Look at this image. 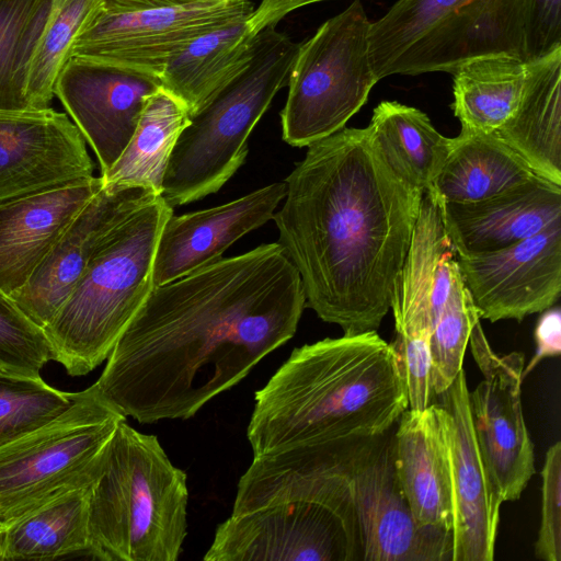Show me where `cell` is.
<instances>
[{
  "label": "cell",
  "mask_w": 561,
  "mask_h": 561,
  "mask_svg": "<svg viewBox=\"0 0 561 561\" xmlns=\"http://www.w3.org/2000/svg\"><path fill=\"white\" fill-rule=\"evenodd\" d=\"M369 21L354 0L299 45L280 112L283 139L308 147L343 129L379 81L369 55Z\"/></svg>",
  "instance_id": "10"
},
{
  "label": "cell",
  "mask_w": 561,
  "mask_h": 561,
  "mask_svg": "<svg viewBox=\"0 0 561 561\" xmlns=\"http://www.w3.org/2000/svg\"><path fill=\"white\" fill-rule=\"evenodd\" d=\"M103 187L100 176L0 201V289L11 296L30 278L80 211Z\"/></svg>",
  "instance_id": "20"
},
{
  "label": "cell",
  "mask_w": 561,
  "mask_h": 561,
  "mask_svg": "<svg viewBox=\"0 0 561 561\" xmlns=\"http://www.w3.org/2000/svg\"><path fill=\"white\" fill-rule=\"evenodd\" d=\"M254 10L250 0H206L144 10L102 9L76 42L71 57L161 75L196 37Z\"/></svg>",
  "instance_id": "13"
},
{
  "label": "cell",
  "mask_w": 561,
  "mask_h": 561,
  "mask_svg": "<svg viewBox=\"0 0 561 561\" xmlns=\"http://www.w3.org/2000/svg\"><path fill=\"white\" fill-rule=\"evenodd\" d=\"M468 343L483 375L476 389L469 391L476 440L501 501H515L535 473L534 445L520 399L524 355L496 353L483 332L480 318L472 325Z\"/></svg>",
  "instance_id": "12"
},
{
  "label": "cell",
  "mask_w": 561,
  "mask_h": 561,
  "mask_svg": "<svg viewBox=\"0 0 561 561\" xmlns=\"http://www.w3.org/2000/svg\"><path fill=\"white\" fill-rule=\"evenodd\" d=\"M49 360L51 348L44 330L0 289V373L42 377Z\"/></svg>",
  "instance_id": "35"
},
{
  "label": "cell",
  "mask_w": 561,
  "mask_h": 561,
  "mask_svg": "<svg viewBox=\"0 0 561 561\" xmlns=\"http://www.w3.org/2000/svg\"><path fill=\"white\" fill-rule=\"evenodd\" d=\"M190 117L186 106L163 88L150 95L126 148L100 175L103 186H141L161 195L169 159Z\"/></svg>",
  "instance_id": "29"
},
{
  "label": "cell",
  "mask_w": 561,
  "mask_h": 561,
  "mask_svg": "<svg viewBox=\"0 0 561 561\" xmlns=\"http://www.w3.org/2000/svg\"><path fill=\"white\" fill-rule=\"evenodd\" d=\"M87 142L68 114L0 110V201L93 176Z\"/></svg>",
  "instance_id": "17"
},
{
  "label": "cell",
  "mask_w": 561,
  "mask_h": 561,
  "mask_svg": "<svg viewBox=\"0 0 561 561\" xmlns=\"http://www.w3.org/2000/svg\"><path fill=\"white\" fill-rule=\"evenodd\" d=\"M53 0H0V110H30V61Z\"/></svg>",
  "instance_id": "32"
},
{
  "label": "cell",
  "mask_w": 561,
  "mask_h": 561,
  "mask_svg": "<svg viewBox=\"0 0 561 561\" xmlns=\"http://www.w3.org/2000/svg\"><path fill=\"white\" fill-rule=\"evenodd\" d=\"M273 220L306 307L344 334L377 331L389 312L423 192L389 167L369 129L308 146Z\"/></svg>",
  "instance_id": "2"
},
{
  "label": "cell",
  "mask_w": 561,
  "mask_h": 561,
  "mask_svg": "<svg viewBox=\"0 0 561 561\" xmlns=\"http://www.w3.org/2000/svg\"><path fill=\"white\" fill-rule=\"evenodd\" d=\"M561 48V0H531L525 58L537 59Z\"/></svg>",
  "instance_id": "38"
},
{
  "label": "cell",
  "mask_w": 561,
  "mask_h": 561,
  "mask_svg": "<svg viewBox=\"0 0 561 561\" xmlns=\"http://www.w3.org/2000/svg\"><path fill=\"white\" fill-rule=\"evenodd\" d=\"M206 0H103V8L108 10H144L169 5L194 3Z\"/></svg>",
  "instance_id": "41"
},
{
  "label": "cell",
  "mask_w": 561,
  "mask_h": 561,
  "mask_svg": "<svg viewBox=\"0 0 561 561\" xmlns=\"http://www.w3.org/2000/svg\"><path fill=\"white\" fill-rule=\"evenodd\" d=\"M561 68V48L537 59L500 54L471 59L453 75L450 107L461 127L493 134L518 111L527 94Z\"/></svg>",
  "instance_id": "23"
},
{
  "label": "cell",
  "mask_w": 561,
  "mask_h": 561,
  "mask_svg": "<svg viewBox=\"0 0 561 561\" xmlns=\"http://www.w3.org/2000/svg\"><path fill=\"white\" fill-rule=\"evenodd\" d=\"M536 354L524 368L525 377L546 357L558 356L561 353V312L559 307H550L541 312L535 329Z\"/></svg>",
  "instance_id": "39"
},
{
  "label": "cell",
  "mask_w": 561,
  "mask_h": 561,
  "mask_svg": "<svg viewBox=\"0 0 561 561\" xmlns=\"http://www.w3.org/2000/svg\"><path fill=\"white\" fill-rule=\"evenodd\" d=\"M300 275L278 242L153 286L94 382L141 424L186 420L296 333Z\"/></svg>",
  "instance_id": "1"
},
{
  "label": "cell",
  "mask_w": 561,
  "mask_h": 561,
  "mask_svg": "<svg viewBox=\"0 0 561 561\" xmlns=\"http://www.w3.org/2000/svg\"><path fill=\"white\" fill-rule=\"evenodd\" d=\"M298 43L270 25L249 64L196 113L169 159L161 196L172 208L216 193L243 164L248 138L288 84Z\"/></svg>",
  "instance_id": "7"
},
{
  "label": "cell",
  "mask_w": 561,
  "mask_h": 561,
  "mask_svg": "<svg viewBox=\"0 0 561 561\" xmlns=\"http://www.w3.org/2000/svg\"><path fill=\"white\" fill-rule=\"evenodd\" d=\"M427 334H399L391 342L401 375L408 409L423 411L437 403L433 382V360Z\"/></svg>",
  "instance_id": "36"
},
{
  "label": "cell",
  "mask_w": 561,
  "mask_h": 561,
  "mask_svg": "<svg viewBox=\"0 0 561 561\" xmlns=\"http://www.w3.org/2000/svg\"><path fill=\"white\" fill-rule=\"evenodd\" d=\"M324 0H261V3L248 18V27L256 35L270 25H276L289 12Z\"/></svg>",
  "instance_id": "40"
},
{
  "label": "cell",
  "mask_w": 561,
  "mask_h": 561,
  "mask_svg": "<svg viewBox=\"0 0 561 561\" xmlns=\"http://www.w3.org/2000/svg\"><path fill=\"white\" fill-rule=\"evenodd\" d=\"M439 398L453 501L451 561H492L503 502L476 440L463 368Z\"/></svg>",
  "instance_id": "16"
},
{
  "label": "cell",
  "mask_w": 561,
  "mask_h": 561,
  "mask_svg": "<svg viewBox=\"0 0 561 561\" xmlns=\"http://www.w3.org/2000/svg\"><path fill=\"white\" fill-rule=\"evenodd\" d=\"M173 208L159 194L113 226L96 245L75 290L43 329L51 360L83 376L107 359L153 288L158 239Z\"/></svg>",
  "instance_id": "6"
},
{
  "label": "cell",
  "mask_w": 561,
  "mask_h": 561,
  "mask_svg": "<svg viewBox=\"0 0 561 561\" xmlns=\"http://www.w3.org/2000/svg\"><path fill=\"white\" fill-rule=\"evenodd\" d=\"M455 256L437 201L425 192L392 293L396 333L431 334L450 291Z\"/></svg>",
  "instance_id": "22"
},
{
  "label": "cell",
  "mask_w": 561,
  "mask_h": 561,
  "mask_svg": "<svg viewBox=\"0 0 561 561\" xmlns=\"http://www.w3.org/2000/svg\"><path fill=\"white\" fill-rule=\"evenodd\" d=\"M160 88L156 73L71 57L57 79L55 96L94 151L103 174L126 148L147 100Z\"/></svg>",
  "instance_id": "14"
},
{
  "label": "cell",
  "mask_w": 561,
  "mask_h": 561,
  "mask_svg": "<svg viewBox=\"0 0 561 561\" xmlns=\"http://www.w3.org/2000/svg\"><path fill=\"white\" fill-rule=\"evenodd\" d=\"M541 520L535 554L543 561H561V443L546 453L541 471Z\"/></svg>",
  "instance_id": "37"
},
{
  "label": "cell",
  "mask_w": 561,
  "mask_h": 561,
  "mask_svg": "<svg viewBox=\"0 0 561 561\" xmlns=\"http://www.w3.org/2000/svg\"><path fill=\"white\" fill-rule=\"evenodd\" d=\"M103 9V0H53L33 51L26 80L30 108L49 107L59 75L81 33Z\"/></svg>",
  "instance_id": "31"
},
{
  "label": "cell",
  "mask_w": 561,
  "mask_h": 561,
  "mask_svg": "<svg viewBox=\"0 0 561 561\" xmlns=\"http://www.w3.org/2000/svg\"><path fill=\"white\" fill-rule=\"evenodd\" d=\"M495 134L537 176L561 186V68L542 79Z\"/></svg>",
  "instance_id": "30"
},
{
  "label": "cell",
  "mask_w": 561,
  "mask_h": 561,
  "mask_svg": "<svg viewBox=\"0 0 561 561\" xmlns=\"http://www.w3.org/2000/svg\"><path fill=\"white\" fill-rule=\"evenodd\" d=\"M286 184L275 182L208 209L171 215L157 243L152 282L162 285L219 260L238 239L272 220Z\"/></svg>",
  "instance_id": "19"
},
{
  "label": "cell",
  "mask_w": 561,
  "mask_h": 561,
  "mask_svg": "<svg viewBox=\"0 0 561 561\" xmlns=\"http://www.w3.org/2000/svg\"><path fill=\"white\" fill-rule=\"evenodd\" d=\"M76 393L58 390L42 377L0 373V447L62 413Z\"/></svg>",
  "instance_id": "33"
},
{
  "label": "cell",
  "mask_w": 561,
  "mask_h": 561,
  "mask_svg": "<svg viewBox=\"0 0 561 561\" xmlns=\"http://www.w3.org/2000/svg\"><path fill=\"white\" fill-rule=\"evenodd\" d=\"M351 479L362 561H451L453 534L421 525L394 467V428L350 445Z\"/></svg>",
  "instance_id": "11"
},
{
  "label": "cell",
  "mask_w": 561,
  "mask_h": 561,
  "mask_svg": "<svg viewBox=\"0 0 561 561\" xmlns=\"http://www.w3.org/2000/svg\"><path fill=\"white\" fill-rule=\"evenodd\" d=\"M347 446L296 444L253 456L203 559L362 561Z\"/></svg>",
  "instance_id": "4"
},
{
  "label": "cell",
  "mask_w": 561,
  "mask_h": 561,
  "mask_svg": "<svg viewBox=\"0 0 561 561\" xmlns=\"http://www.w3.org/2000/svg\"><path fill=\"white\" fill-rule=\"evenodd\" d=\"M456 261L481 319L522 321L560 298L561 221L504 249L460 254Z\"/></svg>",
  "instance_id": "15"
},
{
  "label": "cell",
  "mask_w": 561,
  "mask_h": 561,
  "mask_svg": "<svg viewBox=\"0 0 561 561\" xmlns=\"http://www.w3.org/2000/svg\"><path fill=\"white\" fill-rule=\"evenodd\" d=\"M368 127L392 171L423 193L430 192L450 138L436 130L424 112L397 101L380 102Z\"/></svg>",
  "instance_id": "28"
},
{
  "label": "cell",
  "mask_w": 561,
  "mask_h": 561,
  "mask_svg": "<svg viewBox=\"0 0 561 561\" xmlns=\"http://www.w3.org/2000/svg\"><path fill=\"white\" fill-rule=\"evenodd\" d=\"M126 416L93 383L62 413L0 447V524L92 484Z\"/></svg>",
  "instance_id": "9"
},
{
  "label": "cell",
  "mask_w": 561,
  "mask_h": 561,
  "mask_svg": "<svg viewBox=\"0 0 561 561\" xmlns=\"http://www.w3.org/2000/svg\"><path fill=\"white\" fill-rule=\"evenodd\" d=\"M531 0H397L369 30L378 80L453 73L479 57L525 58Z\"/></svg>",
  "instance_id": "8"
},
{
  "label": "cell",
  "mask_w": 561,
  "mask_h": 561,
  "mask_svg": "<svg viewBox=\"0 0 561 561\" xmlns=\"http://www.w3.org/2000/svg\"><path fill=\"white\" fill-rule=\"evenodd\" d=\"M154 195L156 192L141 186H103L26 283L10 297L35 324L44 329L75 290L101 239L121 219Z\"/></svg>",
  "instance_id": "18"
},
{
  "label": "cell",
  "mask_w": 561,
  "mask_h": 561,
  "mask_svg": "<svg viewBox=\"0 0 561 561\" xmlns=\"http://www.w3.org/2000/svg\"><path fill=\"white\" fill-rule=\"evenodd\" d=\"M394 428L396 472L415 519L451 533L453 501L438 402L407 409Z\"/></svg>",
  "instance_id": "24"
},
{
  "label": "cell",
  "mask_w": 561,
  "mask_h": 561,
  "mask_svg": "<svg viewBox=\"0 0 561 561\" xmlns=\"http://www.w3.org/2000/svg\"><path fill=\"white\" fill-rule=\"evenodd\" d=\"M536 174L495 133L462 128L450 147L432 192L450 203H473L514 188Z\"/></svg>",
  "instance_id": "27"
},
{
  "label": "cell",
  "mask_w": 561,
  "mask_h": 561,
  "mask_svg": "<svg viewBox=\"0 0 561 561\" xmlns=\"http://www.w3.org/2000/svg\"><path fill=\"white\" fill-rule=\"evenodd\" d=\"M186 473L156 435L123 421L113 434L90 497L89 558L175 561L187 534Z\"/></svg>",
  "instance_id": "5"
},
{
  "label": "cell",
  "mask_w": 561,
  "mask_h": 561,
  "mask_svg": "<svg viewBox=\"0 0 561 561\" xmlns=\"http://www.w3.org/2000/svg\"><path fill=\"white\" fill-rule=\"evenodd\" d=\"M250 15L196 37L165 64L162 88L186 106L190 116L251 60L259 33H250Z\"/></svg>",
  "instance_id": "25"
},
{
  "label": "cell",
  "mask_w": 561,
  "mask_h": 561,
  "mask_svg": "<svg viewBox=\"0 0 561 561\" xmlns=\"http://www.w3.org/2000/svg\"><path fill=\"white\" fill-rule=\"evenodd\" d=\"M408 409L394 351L377 331L295 348L255 392L253 456L296 444L347 446L382 435Z\"/></svg>",
  "instance_id": "3"
},
{
  "label": "cell",
  "mask_w": 561,
  "mask_h": 561,
  "mask_svg": "<svg viewBox=\"0 0 561 561\" xmlns=\"http://www.w3.org/2000/svg\"><path fill=\"white\" fill-rule=\"evenodd\" d=\"M479 318L457 264L453 272L448 298L428 337L434 391L437 397L451 386L462 369L470 332Z\"/></svg>",
  "instance_id": "34"
},
{
  "label": "cell",
  "mask_w": 561,
  "mask_h": 561,
  "mask_svg": "<svg viewBox=\"0 0 561 561\" xmlns=\"http://www.w3.org/2000/svg\"><path fill=\"white\" fill-rule=\"evenodd\" d=\"M435 198L457 255L501 250L561 221V186L537 175L479 202Z\"/></svg>",
  "instance_id": "21"
},
{
  "label": "cell",
  "mask_w": 561,
  "mask_h": 561,
  "mask_svg": "<svg viewBox=\"0 0 561 561\" xmlns=\"http://www.w3.org/2000/svg\"><path fill=\"white\" fill-rule=\"evenodd\" d=\"M93 483L66 491L0 524V561L89 558Z\"/></svg>",
  "instance_id": "26"
}]
</instances>
